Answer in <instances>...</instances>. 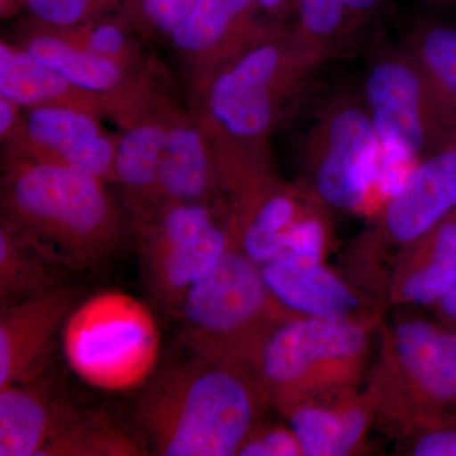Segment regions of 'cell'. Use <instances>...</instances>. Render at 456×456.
Instances as JSON below:
<instances>
[{
	"label": "cell",
	"mask_w": 456,
	"mask_h": 456,
	"mask_svg": "<svg viewBox=\"0 0 456 456\" xmlns=\"http://www.w3.org/2000/svg\"><path fill=\"white\" fill-rule=\"evenodd\" d=\"M116 151L117 140L103 132L75 146L60 164L86 171L103 182H112Z\"/></svg>",
	"instance_id": "30"
},
{
	"label": "cell",
	"mask_w": 456,
	"mask_h": 456,
	"mask_svg": "<svg viewBox=\"0 0 456 456\" xmlns=\"http://www.w3.org/2000/svg\"><path fill=\"white\" fill-rule=\"evenodd\" d=\"M292 431L308 456H340L356 445L367 426L360 410L331 412L314 407H301L292 415Z\"/></svg>",
	"instance_id": "23"
},
{
	"label": "cell",
	"mask_w": 456,
	"mask_h": 456,
	"mask_svg": "<svg viewBox=\"0 0 456 456\" xmlns=\"http://www.w3.org/2000/svg\"><path fill=\"white\" fill-rule=\"evenodd\" d=\"M416 158L379 145L374 185L383 196L392 198L403 188L412 171Z\"/></svg>",
	"instance_id": "31"
},
{
	"label": "cell",
	"mask_w": 456,
	"mask_h": 456,
	"mask_svg": "<svg viewBox=\"0 0 456 456\" xmlns=\"http://www.w3.org/2000/svg\"><path fill=\"white\" fill-rule=\"evenodd\" d=\"M25 8V0H0V16L3 20L14 16Z\"/></svg>",
	"instance_id": "38"
},
{
	"label": "cell",
	"mask_w": 456,
	"mask_h": 456,
	"mask_svg": "<svg viewBox=\"0 0 456 456\" xmlns=\"http://www.w3.org/2000/svg\"><path fill=\"white\" fill-rule=\"evenodd\" d=\"M77 410L46 371L0 387V456H42Z\"/></svg>",
	"instance_id": "11"
},
{
	"label": "cell",
	"mask_w": 456,
	"mask_h": 456,
	"mask_svg": "<svg viewBox=\"0 0 456 456\" xmlns=\"http://www.w3.org/2000/svg\"><path fill=\"white\" fill-rule=\"evenodd\" d=\"M0 97L23 110L61 104L99 114L117 112L106 99L77 88L25 47L7 41L0 44Z\"/></svg>",
	"instance_id": "15"
},
{
	"label": "cell",
	"mask_w": 456,
	"mask_h": 456,
	"mask_svg": "<svg viewBox=\"0 0 456 456\" xmlns=\"http://www.w3.org/2000/svg\"><path fill=\"white\" fill-rule=\"evenodd\" d=\"M379 140L373 121L356 108L336 113L317 170L318 193L338 208L358 207L373 187Z\"/></svg>",
	"instance_id": "10"
},
{
	"label": "cell",
	"mask_w": 456,
	"mask_h": 456,
	"mask_svg": "<svg viewBox=\"0 0 456 456\" xmlns=\"http://www.w3.org/2000/svg\"><path fill=\"white\" fill-rule=\"evenodd\" d=\"M62 350L69 367L89 386L134 391L158 369L160 331L149 305L107 290L75 305L62 329Z\"/></svg>",
	"instance_id": "3"
},
{
	"label": "cell",
	"mask_w": 456,
	"mask_h": 456,
	"mask_svg": "<svg viewBox=\"0 0 456 456\" xmlns=\"http://www.w3.org/2000/svg\"><path fill=\"white\" fill-rule=\"evenodd\" d=\"M302 25L311 35L326 37L340 26L344 0H299Z\"/></svg>",
	"instance_id": "32"
},
{
	"label": "cell",
	"mask_w": 456,
	"mask_h": 456,
	"mask_svg": "<svg viewBox=\"0 0 456 456\" xmlns=\"http://www.w3.org/2000/svg\"><path fill=\"white\" fill-rule=\"evenodd\" d=\"M452 2L456 3V0H452Z\"/></svg>",
	"instance_id": "41"
},
{
	"label": "cell",
	"mask_w": 456,
	"mask_h": 456,
	"mask_svg": "<svg viewBox=\"0 0 456 456\" xmlns=\"http://www.w3.org/2000/svg\"><path fill=\"white\" fill-rule=\"evenodd\" d=\"M260 270L273 297L292 310L331 321H344L353 310L350 290L321 261L283 250Z\"/></svg>",
	"instance_id": "14"
},
{
	"label": "cell",
	"mask_w": 456,
	"mask_h": 456,
	"mask_svg": "<svg viewBox=\"0 0 456 456\" xmlns=\"http://www.w3.org/2000/svg\"><path fill=\"white\" fill-rule=\"evenodd\" d=\"M132 402L145 454L231 456L250 436L256 395L235 362L191 355L158 368Z\"/></svg>",
	"instance_id": "1"
},
{
	"label": "cell",
	"mask_w": 456,
	"mask_h": 456,
	"mask_svg": "<svg viewBox=\"0 0 456 456\" xmlns=\"http://www.w3.org/2000/svg\"><path fill=\"white\" fill-rule=\"evenodd\" d=\"M20 46L55 69L73 86L106 99L117 113L127 110L132 114L140 106L137 92H132L127 68L77 46L55 27L35 20L31 28L27 29Z\"/></svg>",
	"instance_id": "13"
},
{
	"label": "cell",
	"mask_w": 456,
	"mask_h": 456,
	"mask_svg": "<svg viewBox=\"0 0 456 456\" xmlns=\"http://www.w3.org/2000/svg\"><path fill=\"white\" fill-rule=\"evenodd\" d=\"M417 456H456V426H443L417 443Z\"/></svg>",
	"instance_id": "35"
},
{
	"label": "cell",
	"mask_w": 456,
	"mask_h": 456,
	"mask_svg": "<svg viewBox=\"0 0 456 456\" xmlns=\"http://www.w3.org/2000/svg\"><path fill=\"white\" fill-rule=\"evenodd\" d=\"M123 7V0H25L33 20L55 28L83 25Z\"/></svg>",
	"instance_id": "28"
},
{
	"label": "cell",
	"mask_w": 456,
	"mask_h": 456,
	"mask_svg": "<svg viewBox=\"0 0 456 456\" xmlns=\"http://www.w3.org/2000/svg\"><path fill=\"white\" fill-rule=\"evenodd\" d=\"M255 5L256 0H196L170 40L197 65L209 62L251 23Z\"/></svg>",
	"instance_id": "20"
},
{
	"label": "cell",
	"mask_w": 456,
	"mask_h": 456,
	"mask_svg": "<svg viewBox=\"0 0 456 456\" xmlns=\"http://www.w3.org/2000/svg\"><path fill=\"white\" fill-rule=\"evenodd\" d=\"M196 0H123V7L141 25L170 37Z\"/></svg>",
	"instance_id": "29"
},
{
	"label": "cell",
	"mask_w": 456,
	"mask_h": 456,
	"mask_svg": "<svg viewBox=\"0 0 456 456\" xmlns=\"http://www.w3.org/2000/svg\"><path fill=\"white\" fill-rule=\"evenodd\" d=\"M371 121L379 145L416 158L432 130H456L435 98L426 77L410 65L387 60L374 66L367 83Z\"/></svg>",
	"instance_id": "6"
},
{
	"label": "cell",
	"mask_w": 456,
	"mask_h": 456,
	"mask_svg": "<svg viewBox=\"0 0 456 456\" xmlns=\"http://www.w3.org/2000/svg\"><path fill=\"white\" fill-rule=\"evenodd\" d=\"M22 110L11 99L0 97V137L3 141L11 140L16 134L22 122Z\"/></svg>",
	"instance_id": "36"
},
{
	"label": "cell",
	"mask_w": 456,
	"mask_h": 456,
	"mask_svg": "<svg viewBox=\"0 0 456 456\" xmlns=\"http://www.w3.org/2000/svg\"><path fill=\"white\" fill-rule=\"evenodd\" d=\"M301 454V446L293 431L272 428L257 436H248L237 455L297 456Z\"/></svg>",
	"instance_id": "33"
},
{
	"label": "cell",
	"mask_w": 456,
	"mask_h": 456,
	"mask_svg": "<svg viewBox=\"0 0 456 456\" xmlns=\"http://www.w3.org/2000/svg\"><path fill=\"white\" fill-rule=\"evenodd\" d=\"M378 2H379V0H344V4L346 9L362 12L373 8Z\"/></svg>",
	"instance_id": "39"
},
{
	"label": "cell",
	"mask_w": 456,
	"mask_h": 456,
	"mask_svg": "<svg viewBox=\"0 0 456 456\" xmlns=\"http://www.w3.org/2000/svg\"><path fill=\"white\" fill-rule=\"evenodd\" d=\"M395 345L422 392L441 406L456 408V332L412 321L398 327Z\"/></svg>",
	"instance_id": "17"
},
{
	"label": "cell",
	"mask_w": 456,
	"mask_h": 456,
	"mask_svg": "<svg viewBox=\"0 0 456 456\" xmlns=\"http://www.w3.org/2000/svg\"><path fill=\"white\" fill-rule=\"evenodd\" d=\"M117 140L114 182L132 204L136 222L164 203L160 188L167 121L159 117H132Z\"/></svg>",
	"instance_id": "16"
},
{
	"label": "cell",
	"mask_w": 456,
	"mask_h": 456,
	"mask_svg": "<svg viewBox=\"0 0 456 456\" xmlns=\"http://www.w3.org/2000/svg\"><path fill=\"white\" fill-rule=\"evenodd\" d=\"M165 121L167 137L160 165L164 202L208 203L216 176L203 132L185 119Z\"/></svg>",
	"instance_id": "19"
},
{
	"label": "cell",
	"mask_w": 456,
	"mask_h": 456,
	"mask_svg": "<svg viewBox=\"0 0 456 456\" xmlns=\"http://www.w3.org/2000/svg\"><path fill=\"white\" fill-rule=\"evenodd\" d=\"M257 4L266 11H278L283 5L285 0H256Z\"/></svg>",
	"instance_id": "40"
},
{
	"label": "cell",
	"mask_w": 456,
	"mask_h": 456,
	"mask_svg": "<svg viewBox=\"0 0 456 456\" xmlns=\"http://www.w3.org/2000/svg\"><path fill=\"white\" fill-rule=\"evenodd\" d=\"M145 454L134 431L102 413L77 410L42 456H131Z\"/></svg>",
	"instance_id": "22"
},
{
	"label": "cell",
	"mask_w": 456,
	"mask_h": 456,
	"mask_svg": "<svg viewBox=\"0 0 456 456\" xmlns=\"http://www.w3.org/2000/svg\"><path fill=\"white\" fill-rule=\"evenodd\" d=\"M364 332L345 321H296L266 332L251 358L269 388H289L323 360L355 355L364 345Z\"/></svg>",
	"instance_id": "9"
},
{
	"label": "cell",
	"mask_w": 456,
	"mask_h": 456,
	"mask_svg": "<svg viewBox=\"0 0 456 456\" xmlns=\"http://www.w3.org/2000/svg\"><path fill=\"white\" fill-rule=\"evenodd\" d=\"M439 305L443 316L456 325V281L448 292L441 297Z\"/></svg>",
	"instance_id": "37"
},
{
	"label": "cell",
	"mask_w": 456,
	"mask_h": 456,
	"mask_svg": "<svg viewBox=\"0 0 456 456\" xmlns=\"http://www.w3.org/2000/svg\"><path fill=\"white\" fill-rule=\"evenodd\" d=\"M281 70L283 53L272 44L255 46L222 69L208 84L213 121L239 139L265 134L274 118Z\"/></svg>",
	"instance_id": "7"
},
{
	"label": "cell",
	"mask_w": 456,
	"mask_h": 456,
	"mask_svg": "<svg viewBox=\"0 0 456 456\" xmlns=\"http://www.w3.org/2000/svg\"><path fill=\"white\" fill-rule=\"evenodd\" d=\"M270 293L259 264L233 242L180 305V342L187 353L216 362L250 356L266 334Z\"/></svg>",
	"instance_id": "4"
},
{
	"label": "cell",
	"mask_w": 456,
	"mask_h": 456,
	"mask_svg": "<svg viewBox=\"0 0 456 456\" xmlns=\"http://www.w3.org/2000/svg\"><path fill=\"white\" fill-rule=\"evenodd\" d=\"M437 226L428 260L403 285L408 301L419 305L439 302L456 281V211Z\"/></svg>",
	"instance_id": "24"
},
{
	"label": "cell",
	"mask_w": 456,
	"mask_h": 456,
	"mask_svg": "<svg viewBox=\"0 0 456 456\" xmlns=\"http://www.w3.org/2000/svg\"><path fill=\"white\" fill-rule=\"evenodd\" d=\"M419 55L435 98L456 127V27L428 28L422 36Z\"/></svg>",
	"instance_id": "26"
},
{
	"label": "cell",
	"mask_w": 456,
	"mask_h": 456,
	"mask_svg": "<svg viewBox=\"0 0 456 456\" xmlns=\"http://www.w3.org/2000/svg\"><path fill=\"white\" fill-rule=\"evenodd\" d=\"M99 113L51 104L29 108L12 137V155L61 163L75 146L103 134Z\"/></svg>",
	"instance_id": "18"
},
{
	"label": "cell",
	"mask_w": 456,
	"mask_h": 456,
	"mask_svg": "<svg viewBox=\"0 0 456 456\" xmlns=\"http://www.w3.org/2000/svg\"><path fill=\"white\" fill-rule=\"evenodd\" d=\"M294 216L292 198L281 193L266 198L245 222L240 239L242 251L259 265L277 256L284 250Z\"/></svg>",
	"instance_id": "25"
},
{
	"label": "cell",
	"mask_w": 456,
	"mask_h": 456,
	"mask_svg": "<svg viewBox=\"0 0 456 456\" xmlns=\"http://www.w3.org/2000/svg\"><path fill=\"white\" fill-rule=\"evenodd\" d=\"M3 174V222L60 268L106 263L123 239L121 213L106 182L68 165L12 155Z\"/></svg>",
	"instance_id": "2"
},
{
	"label": "cell",
	"mask_w": 456,
	"mask_h": 456,
	"mask_svg": "<svg viewBox=\"0 0 456 456\" xmlns=\"http://www.w3.org/2000/svg\"><path fill=\"white\" fill-rule=\"evenodd\" d=\"M66 270L2 221L0 227V308L61 284Z\"/></svg>",
	"instance_id": "21"
},
{
	"label": "cell",
	"mask_w": 456,
	"mask_h": 456,
	"mask_svg": "<svg viewBox=\"0 0 456 456\" xmlns=\"http://www.w3.org/2000/svg\"><path fill=\"white\" fill-rule=\"evenodd\" d=\"M57 29L77 46L113 60L125 68L131 69L136 62L137 53L125 26L108 16L83 25Z\"/></svg>",
	"instance_id": "27"
},
{
	"label": "cell",
	"mask_w": 456,
	"mask_h": 456,
	"mask_svg": "<svg viewBox=\"0 0 456 456\" xmlns=\"http://www.w3.org/2000/svg\"><path fill=\"white\" fill-rule=\"evenodd\" d=\"M323 230L316 220L294 222L285 239V251L305 259L321 261Z\"/></svg>",
	"instance_id": "34"
},
{
	"label": "cell",
	"mask_w": 456,
	"mask_h": 456,
	"mask_svg": "<svg viewBox=\"0 0 456 456\" xmlns=\"http://www.w3.org/2000/svg\"><path fill=\"white\" fill-rule=\"evenodd\" d=\"M77 290L59 284L0 308V387L46 371L56 336L77 303Z\"/></svg>",
	"instance_id": "8"
},
{
	"label": "cell",
	"mask_w": 456,
	"mask_h": 456,
	"mask_svg": "<svg viewBox=\"0 0 456 456\" xmlns=\"http://www.w3.org/2000/svg\"><path fill=\"white\" fill-rule=\"evenodd\" d=\"M456 211V130L439 151L417 165L406 184L389 198L386 224L402 242L412 241Z\"/></svg>",
	"instance_id": "12"
},
{
	"label": "cell",
	"mask_w": 456,
	"mask_h": 456,
	"mask_svg": "<svg viewBox=\"0 0 456 456\" xmlns=\"http://www.w3.org/2000/svg\"><path fill=\"white\" fill-rule=\"evenodd\" d=\"M137 224L147 292L160 310L176 317L189 290L215 268L232 241L208 203L165 200Z\"/></svg>",
	"instance_id": "5"
}]
</instances>
